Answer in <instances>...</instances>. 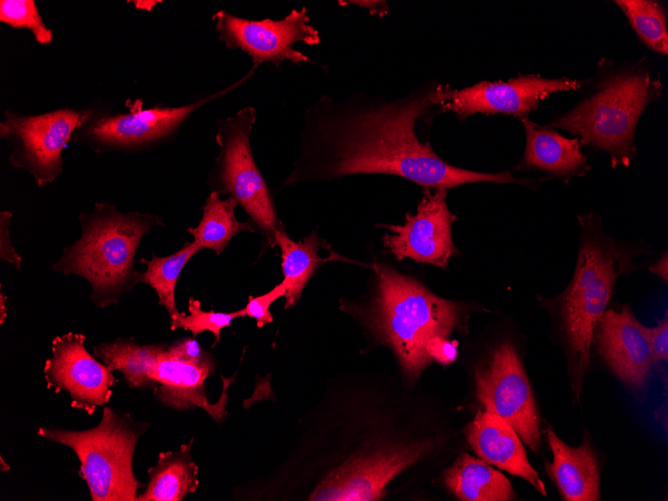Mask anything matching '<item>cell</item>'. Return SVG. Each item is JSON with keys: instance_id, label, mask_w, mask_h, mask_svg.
<instances>
[{"instance_id": "1", "label": "cell", "mask_w": 668, "mask_h": 501, "mask_svg": "<svg viewBox=\"0 0 668 501\" xmlns=\"http://www.w3.org/2000/svg\"><path fill=\"white\" fill-rule=\"evenodd\" d=\"M442 84H424L392 100L353 93L342 100L321 96L305 112L302 154L286 184L355 174H388L424 189L476 182L522 183L510 172L455 167L416 135L418 119L440 106Z\"/></svg>"}, {"instance_id": "2", "label": "cell", "mask_w": 668, "mask_h": 501, "mask_svg": "<svg viewBox=\"0 0 668 501\" xmlns=\"http://www.w3.org/2000/svg\"><path fill=\"white\" fill-rule=\"evenodd\" d=\"M377 294L367 311V323L377 338L392 348L411 378L433 362L430 339H449L462 321L461 304L436 296L416 280L391 267L375 264Z\"/></svg>"}, {"instance_id": "3", "label": "cell", "mask_w": 668, "mask_h": 501, "mask_svg": "<svg viewBox=\"0 0 668 501\" xmlns=\"http://www.w3.org/2000/svg\"><path fill=\"white\" fill-rule=\"evenodd\" d=\"M79 219L80 239L64 250L53 268L84 277L92 286L93 302L105 308L136 284V250L162 218L137 211L123 213L110 203L96 202L93 212Z\"/></svg>"}, {"instance_id": "4", "label": "cell", "mask_w": 668, "mask_h": 501, "mask_svg": "<svg viewBox=\"0 0 668 501\" xmlns=\"http://www.w3.org/2000/svg\"><path fill=\"white\" fill-rule=\"evenodd\" d=\"M632 266L627 250L590 228L584 233L573 278L560 298V317L568 343L576 395L590 363V348L599 318L619 274Z\"/></svg>"}, {"instance_id": "5", "label": "cell", "mask_w": 668, "mask_h": 501, "mask_svg": "<svg viewBox=\"0 0 668 501\" xmlns=\"http://www.w3.org/2000/svg\"><path fill=\"white\" fill-rule=\"evenodd\" d=\"M149 423L136 422L128 413L104 407L94 428L74 431L40 427L37 435L71 448L80 460L79 475L86 481L92 501H136L144 484L133 472V455Z\"/></svg>"}, {"instance_id": "6", "label": "cell", "mask_w": 668, "mask_h": 501, "mask_svg": "<svg viewBox=\"0 0 668 501\" xmlns=\"http://www.w3.org/2000/svg\"><path fill=\"white\" fill-rule=\"evenodd\" d=\"M658 83L647 73L612 77L602 89L560 117L551 126L579 136L583 144L606 151L612 166H627L635 154L634 133L645 107L655 98Z\"/></svg>"}, {"instance_id": "7", "label": "cell", "mask_w": 668, "mask_h": 501, "mask_svg": "<svg viewBox=\"0 0 668 501\" xmlns=\"http://www.w3.org/2000/svg\"><path fill=\"white\" fill-rule=\"evenodd\" d=\"M255 73L250 69L231 85L192 103L177 106L145 108L142 99L127 100L128 112L95 113L76 130L72 139L86 143L96 152L136 150L153 146L172 137L200 108L219 99L249 80Z\"/></svg>"}, {"instance_id": "8", "label": "cell", "mask_w": 668, "mask_h": 501, "mask_svg": "<svg viewBox=\"0 0 668 501\" xmlns=\"http://www.w3.org/2000/svg\"><path fill=\"white\" fill-rule=\"evenodd\" d=\"M257 120L256 109L246 106L232 116L217 119V191L233 197L249 218L272 241L279 226L268 186L254 160L250 133Z\"/></svg>"}, {"instance_id": "9", "label": "cell", "mask_w": 668, "mask_h": 501, "mask_svg": "<svg viewBox=\"0 0 668 501\" xmlns=\"http://www.w3.org/2000/svg\"><path fill=\"white\" fill-rule=\"evenodd\" d=\"M92 109L60 108L37 115L6 110L0 137L11 147L9 163L29 172L39 187L63 171L62 152Z\"/></svg>"}, {"instance_id": "10", "label": "cell", "mask_w": 668, "mask_h": 501, "mask_svg": "<svg viewBox=\"0 0 668 501\" xmlns=\"http://www.w3.org/2000/svg\"><path fill=\"white\" fill-rule=\"evenodd\" d=\"M212 20L218 38L227 48L241 50L252 61L256 70L263 63L279 68L284 61L298 65L311 59L294 48V44L318 45V30L310 24L305 7L292 9L282 19L252 20L235 16L225 10L217 11Z\"/></svg>"}, {"instance_id": "11", "label": "cell", "mask_w": 668, "mask_h": 501, "mask_svg": "<svg viewBox=\"0 0 668 501\" xmlns=\"http://www.w3.org/2000/svg\"><path fill=\"white\" fill-rule=\"evenodd\" d=\"M476 396L486 411L507 421L532 451L538 452L540 419L535 399L511 342L494 348L475 372Z\"/></svg>"}, {"instance_id": "12", "label": "cell", "mask_w": 668, "mask_h": 501, "mask_svg": "<svg viewBox=\"0 0 668 501\" xmlns=\"http://www.w3.org/2000/svg\"><path fill=\"white\" fill-rule=\"evenodd\" d=\"M578 80L548 79L538 75H520L508 81H482L463 89L443 85L439 109L460 119L476 113L526 117L549 95L578 89Z\"/></svg>"}, {"instance_id": "13", "label": "cell", "mask_w": 668, "mask_h": 501, "mask_svg": "<svg viewBox=\"0 0 668 501\" xmlns=\"http://www.w3.org/2000/svg\"><path fill=\"white\" fill-rule=\"evenodd\" d=\"M447 190L424 189L415 214L407 213L402 225H381L390 233L383 237L384 247L401 261L405 258L445 269L449 259L458 254L451 225L456 216L448 208Z\"/></svg>"}, {"instance_id": "14", "label": "cell", "mask_w": 668, "mask_h": 501, "mask_svg": "<svg viewBox=\"0 0 668 501\" xmlns=\"http://www.w3.org/2000/svg\"><path fill=\"white\" fill-rule=\"evenodd\" d=\"M415 443L362 453L332 470L309 496L311 501H375L385 486L428 449Z\"/></svg>"}, {"instance_id": "15", "label": "cell", "mask_w": 668, "mask_h": 501, "mask_svg": "<svg viewBox=\"0 0 668 501\" xmlns=\"http://www.w3.org/2000/svg\"><path fill=\"white\" fill-rule=\"evenodd\" d=\"M85 339L73 332L56 336L43 371L48 389L67 391L72 407L92 415L109 401L117 381L112 371L87 351Z\"/></svg>"}, {"instance_id": "16", "label": "cell", "mask_w": 668, "mask_h": 501, "mask_svg": "<svg viewBox=\"0 0 668 501\" xmlns=\"http://www.w3.org/2000/svg\"><path fill=\"white\" fill-rule=\"evenodd\" d=\"M598 353L614 374L632 389H641L654 363L645 325L624 305L620 311L606 309L593 335Z\"/></svg>"}, {"instance_id": "17", "label": "cell", "mask_w": 668, "mask_h": 501, "mask_svg": "<svg viewBox=\"0 0 668 501\" xmlns=\"http://www.w3.org/2000/svg\"><path fill=\"white\" fill-rule=\"evenodd\" d=\"M465 434L480 459L523 478L546 496L543 481L529 463L518 434L507 421L494 413L478 411L466 426Z\"/></svg>"}, {"instance_id": "18", "label": "cell", "mask_w": 668, "mask_h": 501, "mask_svg": "<svg viewBox=\"0 0 668 501\" xmlns=\"http://www.w3.org/2000/svg\"><path fill=\"white\" fill-rule=\"evenodd\" d=\"M165 349L157 360L153 374L157 382L155 393L158 399L178 411L200 407L217 421L223 418L226 385L220 401L215 404L208 401L204 385L206 378L215 372L214 360L205 363L183 362L169 356Z\"/></svg>"}, {"instance_id": "19", "label": "cell", "mask_w": 668, "mask_h": 501, "mask_svg": "<svg viewBox=\"0 0 668 501\" xmlns=\"http://www.w3.org/2000/svg\"><path fill=\"white\" fill-rule=\"evenodd\" d=\"M546 433L553 454L552 463H546V471L562 498L566 501H599V464L589 442L571 447L551 427Z\"/></svg>"}, {"instance_id": "20", "label": "cell", "mask_w": 668, "mask_h": 501, "mask_svg": "<svg viewBox=\"0 0 668 501\" xmlns=\"http://www.w3.org/2000/svg\"><path fill=\"white\" fill-rule=\"evenodd\" d=\"M521 120L526 133L524 165L559 177L582 175L589 169L577 139H568L558 132L540 127L527 117Z\"/></svg>"}, {"instance_id": "21", "label": "cell", "mask_w": 668, "mask_h": 501, "mask_svg": "<svg viewBox=\"0 0 668 501\" xmlns=\"http://www.w3.org/2000/svg\"><path fill=\"white\" fill-rule=\"evenodd\" d=\"M444 484L463 501H509L515 498L510 481L482 459L465 453L444 472Z\"/></svg>"}, {"instance_id": "22", "label": "cell", "mask_w": 668, "mask_h": 501, "mask_svg": "<svg viewBox=\"0 0 668 501\" xmlns=\"http://www.w3.org/2000/svg\"><path fill=\"white\" fill-rule=\"evenodd\" d=\"M193 439L178 451L161 452L148 469L149 482L136 501H181L198 486V466L191 459Z\"/></svg>"}, {"instance_id": "23", "label": "cell", "mask_w": 668, "mask_h": 501, "mask_svg": "<svg viewBox=\"0 0 668 501\" xmlns=\"http://www.w3.org/2000/svg\"><path fill=\"white\" fill-rule=\"evenodd\" d=\"M272 242L281 250V268L284 277L282 283L286 288L285 308H290L300 299L307 282L318 266L328 260L318 254L319 248L325 244L316 232H312L302 241L295 242L287 235L281 224L273 233Z\"/></svg>"}, {"instance_id": "24", "label": "cell", "mask_w": 668, "mask_h": 501, "mask_svg": "<svg viewBox=\"0 0 668 501\" xmlns=\"http://www.w3.org/2000/svg\"><path fill=\"white\" fill-rule=\"evenodd\" d=\"M164 345H139L132 338H118L93 346V352L110 371H120L130 387L156 388L154 371Z\"/></svg>"}, {"instance_id": "25", "label": "cell", "mask_w": 668, "mask_h": 501, "mask_svg": "<svg viewBox=\"0 0 668 501\" xmlns=\"http://www.w3.org/2000/svg\"><path fill=\"white\" fill-rule=\"evenodd\" d=\"M238 203L228 196L220 199L219 193L213 190L202 207V218L196 227H189L187 231L201 249L213 250L221 254L231 239L242 231L254 229L248 222H240L235 216Z\"/></svg>"}, {"instance_id": "26", "label": "cell", "mask_w": 668, "mask_h": 501, "mask_svg": "<svg viewBox=\"0 0 668 501\" xmlns=\"http://www.w3.org/2000/svg\"><path fill=\"white\" fill-rule=\"evenodd\" d=\"M201 247L195 242H186L175 253L159 257L153 255L150 260L141 259L146 265L144 272L137 271L136 284L145 283L151 286L157 296L158 304L164 306L169 315L178 313L175 301L177 280L188 261L199 252Z\"/></svg>"}, {"instance_id": "27", "label": "cell", "mask_w": 668, "mask_h": 501, "mask_svg": "<svg viewBox=\"0 0 668 501\" xmlns=\"http://www.w3.org/2000/svg\"><path fill=\"white\" fill-rule=\"evenodd\" d=\"M641 40L652 50L667 54L668 33L663 7L650 0H617Z\"/></svg>"}, {"instance_id": "28", "label": "cell", "mask_w": 668, "mask_h": 501, "mask_svg": "<svg viewBox=\"0 0 668 501\" xmlns=\"http://www.w3.org/2000/svg\"><path fill=\"white\" fill-rule=\"evenodd\" d=\"M189 314L176 313L171 318L170 328L172 331L177 328L190 331L194 337L205 331L211 332L215 336L213 346L220 341L221 330L229 327L231 322L239 317L246 316L244 308L234 312H216L214 310L203 311L199 300L190 297L188 300Z\"/></svg>"}, {"instance_id": "29", "label": "cell", "mask_w": 668, "mask_h": 501, "mask_svg": "<svg viewBox=\"0 0 668 501\" xmlns=\"http://www.w3.org/2000/svg\"><path fill=\"white\" fill-rule=\"evenodd\" d=\"M0 21L15 29L29 30L38 44L48 45L53 40V33L33 0H1Z\"/></svg>"}, {"instance_id": "30", "label": "cell", "mask_w": 668, "mask_h": 501, "mask_svg": "<svg viewBox=\"0 0 668 501\" xmlns=\"http://www.w3.org/2000/svg\"><path fill=\"white\" fill-rule=\"evenodd\" d=\"M286 288L281 282L267 293L252 297L249 296L247 305L244 307L246 316L254 318L258 327H263L273 321L272 313L269 311L271 304L278 298L285 296Z\"/></svg>"}, {"instance_id": "31", "label": "cell", "mask_w": 668, "mask_h": 501, "mask_svg": "<svg viewBox=\"0 0 668 501\" xmlns=\"http://www.w3.org/2000/svg\"><path fill=\"white\" fill-rule=\"evenodd\" d=\"M166 353L177 360L188 363H205L213 360L211 354L204 351L195 338H184L165 349Z\"/></svg>"}, {"instance_id": "32", "label": "cell", "mask_w": 668, "mask_h": 501, "mask_svg": "<svg viewBox=\"0 0 668 501\" xmlns=\"http://www.w3.org/2000/svg\"><path fill=\"white\" fill-rule=\"evenodd\" d=\"M645 332L651 349L654 363L668 359V316L667 311L663 319L654 327L645 326Z\"/></svg>"}, {"instance_id": "33", "label": "cell", "mask_w": 668, "mask_h": 501, "mask_svg": "<svg viewBox=\"0 0 668 501\" xmlns=\"http://www.w3.org/2000/svg\"><path fill=\"white\" fill-rule=\"evenodd\" d=\"M12 214L9 211H1L0 213V257L2 260H5L13 264L17 269H20L22 259L16 253L15 248L12 245L9 226L11 223Z\"/></svg>"}, {"instance_id": "34", "label": "cell", "mask_w": 668, "mask_h": 501, "mask_svg": "<svg viewBox=\"0 0 668 501\" xmlns=\"http://www.w3.org/2000/svg\"><path fill=\"white\" fill-rule=\"evenodd\" d=\"M426 350L433 361L448 365L456 359L457 342L442 337H434L428 342Z\"/></svg>"}, {"instance_id": "35", "label": "cell", "mask_w": 668, "mask_h": 501, "mask_svg": "<svg viewBox=\"0 0 668 501\" xmlns=\"http://www.w3.org/2000/svg\"><path fill=\"white\" fill-rule=\"evenodd\" d=\"M649 271L654 275L659 276L665 282L668 280V257L667 252H664V255L653 265L649 267Z\"/></svg>"}, {"instance_id": "36", "label": "cell", "mask_w": 668, "mask_h": 501, "mask_svg": "<svg viewBox=\"0 0 668 501\" xmlns=\"http://www.w3.org/2000/svg\"><path fill=\"white\" fill-rule=\"evenodd\" d=\"M133 5L140 10L151 11L152 8L158 3L157 1H132Z\"/></svg>"}, {"instance_id": "37", "label": "cell", "mask_w": 668, "mask_h": 501, "mask_svg": "<svg viewBox=\"0 0 668 501\" xmlns=\"http://www.w3.org/2000/svg\"><path fill=\"white\" fill-rule=\"evenodd\" d=\"M7 297L4 295L3 291L0 292V324H4L5 318L7 317V307L5 302Z\"/></svg>"}, {"instance_id": "38", "label": "cell", "mask_w": 668, "mask_h": 501, "mask_svg": "<svg viewBox=\"0 0 668 501\" xmlns=\"http://www.w3.org/2000/svg\"><path fill=\"white\" fill-rule=\"evenodd\" d=\"M0 462H1V470L2 471H7V470L10 469V466L7 463H5L3 457H1Z\"/></svg>"}]
</instances>
